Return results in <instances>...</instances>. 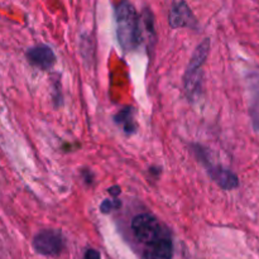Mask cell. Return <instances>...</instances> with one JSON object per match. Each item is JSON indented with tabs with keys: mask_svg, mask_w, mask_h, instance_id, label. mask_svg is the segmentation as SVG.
<instances>
[{
	"mask_svg": "<svg viewBox=\"0 0 259 259\" xmlns=\"http://www.w3.org/2000/svg\"><path fill=\"white\" fill-rule=\"evenodd\" d=\"M116 34L124 51L133 50L141 42L139 18L131 3H120L116 9Z\"/></svg>",
	"mask_w": 259,
	"mask_h": 259,
	"instance_id": "obj_1",
	"label": "cell"
},
{
	"mask_svg": "<svg viewBox=\"0 0 259 259\" xmlns=\"http://www.w3.org/2000/svg\"><path fill=\"white\" fill-rule=\"evenodd\" d=\"M132 230L136 239L144 245V249L169 237L168 230L156 217L151 214H141L134 218L132 223Z\"/></svg>",
	"mask_w": 259,
	"mask_h": 259,
	"instance_id": "obj_2",
	"label": "cell"
},
{
	"mask_svg": "<svg viewBox=\"0 0 259 259\" xmlns=\"http://www.w3.org/2000/svg\"><path fill=\"white\" fill-rule=\"evenodd\" d=\"M210 51V39H205L204 42L195 50L191 60H190L189 67L185 73V90L190 99L197 96L199 90L201 89L202 82V66L205 60L207 58Z\"/></svg>",
	"mask_w": 259,
	"mask_h": 259,
	"instance_id": "obj_3",
	"label": "cell"
},
{
	"mask_svg": "<svg viewBox=\"0 0 259 259\" xmlns=\"http://www.w3.org/2000/svg\"><path fill=\"white\" fill-rule=\"evenodd\" d=\"M33 247L39 254L56 257V255L61 254L65 248V240L58 230H42L34 237Z\"/></svg>",
	"mask_w": 259,
	"mask_h": 259,
	"instance_id": "obj_4",
	"label": "cell"
},
{
	"mask_svg": "<svg viewBox=\"0 0 259 259\" xmlns=\"http://www.w3.org/2000/svg\"><path fill=\"white\" fill-rule=\"evenodd\" d=\"M168 22L172 28H184V27H195L196 19L192 14L189 5L184 2L174 3L169 10Z\"/></svg>",
	"mask_w": 259,
	"mask_h": 259,
	"instance_id": "obj_5",
	"label": "cell"
},
{
	"mask_svg": "<svg viewBox=\"0 0 259 259\" xmlns=\"http://www.w3.org/2000/svg\"><path fill=\"white\" fill-rule=\"evenodd\" d=\"M27 58L32 66L40 70H50L56 63V55L48 46L39 45L27 51Z\"/></svg>",
	"mask_w": 259,
	"mask_h": 259,
	"instance_id": "obj_6",
	"label": "cell"
},
{
	"mask_svg": "<svg viewBox=\"0 0 259 259\" xmlns=\"http://www.w3.org/2000/svg\"><path fill=\"white\" fill-rule=\"evenodd\" d=\"M209 175L224 190H233L235 187H238V185H239L237 175L233 174L229 169L223 168L220 166L209 167Z\"/></svg>",
	"mask_w": 259,
	"mask_h": 259,
	"instance_id": "obj_7",
	"label": "cell"
},
{
	"mask_svg": "<svg viewBox=\"0 0 259 259\" xmlns=\"http://www.w3.org/2000/svg\"><path fill=\"white\" fill-rule=\"evenodd\" d=\"M174 255V244L171 237H167L152 247L143 250L144 259H172Z\"/></svg>",
	"mask_w": 259,
	"mask_h": 259,
	"instance_id": "obj_8",
	"label": "cell"
},
{
	"mask_svg": "<svg viewBox=\"0 0 259 259\" xmlns=\"http://www.w3.org/2000/svg\"><path fill=\"white\" fill-rule=\"evenodd\" d=\"M115 123L123 128L126 134H132L136 132L137 125L134 123V113L132 108H124L115 115Z\"/></svg>",
	"mask_w": 259,
	"mask_h": 259,
	"instance_id": "obj_9",
	"label": "cell"
},
{
	"mask_svg": "<svg viewBox=\"0 0 259 259\" xmlns=\"http://www.w3.org/2000/svg\"><path fill=\"white\" fill-rule=\"evenodd\" d=\"M121 206V201L120 200H104L103 204H101L100 210L103 214H109L113 210L119 209Z\"/></svg>",
	"mask_w": 259,
	"mask_h": 259,
	"instance_id": "obj_10",
	"label": "cell"
},
{
	"mask_svg": "<svg viewBox=\"0 0 259 259\" xmlns=\"http://www.w3.org/2000/svg\"><path fill=\"white\" fill-rule=\"evenodd\" d=\"M83 259H100V253L95 249H89L86 250Z\"/></svg>",
	"mask_w": 259,
	"mask_h": 259,
	"instance_id": "obj_11",
	"label": "cell"
},
{
	"mask_svg": "<svg viewBox=\"0 0 259 259\" xmlns=\"http://www.w3.org/2000/svg\"><path fill=\"white\" fill-rule=\"evenodd\" d=\"M120 191H121V189L119 186H113V187H110V189L108 190V192L113 197H118L119 195H120Z\"/></svg>",
	"mask_w": 259,
	"mask_h": 259,
	"instance_id": "obj_12",
	"label": "cell"
}]
</instances>
